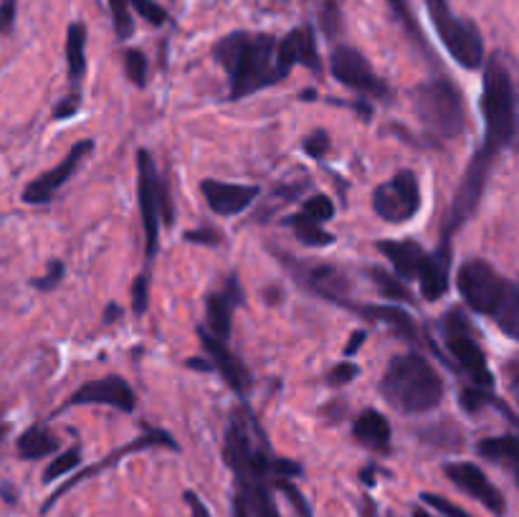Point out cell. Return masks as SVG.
<instances>
[{
	"mask_svg": "<svg viewBox=\"0 0 519 517\" xmlns=\"http://www.w3.org/2000/svg\"><path fill=\"white\" fill-rule=\"evenodd\" d=\"M494 322L507 332L509 338L519 340V284H514V292L512 297H509L507 307H504L502 315H499Z\"/></svg>",
	"mask_w": 519,
	"mask_h": 517,
	"instance_id": "4dcf8cb0",
	"label": "cell"
},
{
	"mask_svg": "<svg viewBox=\"0 0 519 517\" xmlns=\"http://www.w3.org/2000/svg\"><path fill=\"white\" fill-rule=\"evenodd\" d=\"M92 150H94V140L76 142V145L69 150V155H66L56 168L46 170L44 175H38L33 183H28V186L23 188V196H21L23 203H28V206H44V203H49L51 198L56 196V191H61V188L74 178L79 165L89 158Z\"/></svg>",
	"mask_w": 519,
	"mask_h": 517,
	"instance_id": "7c38bea8",
	"label": "cell"
},
{
	"mask_svg": "<svg viewBox=\"0 0 519 517\" xmlns=\"http://www.w3.org/2000/svg\"><path fill=\"white\" fill-rule=\"evenodd\" d=\"M125 71L135 87H145L147 82V56L142 51L130 49L125 54Z\"/></svg>",
	"mask_w": 519,
	"mask_h": 517,
	"instance_id": "1f68e13d",
	"label": "cell"
},
{
	"mask_svg": "<svg viewBox=\"0 0 519 517\" xmlns=\"http://www.w3.org/2000/svg\"><path fill=\"white\" fill-rule=\"evenodd\" d=\"M109 3V13H112V26L114 33H117V39L127 41L135 31V21H132V13H130V0H107Z\"/></svg>",
	"mask_w": 519,
	"mask_h": 517,
	"instance_id": "f1b7e54d",
	"label": "cell"
},
{
	"mask_svg": "<svg viewBox=\"0 0 519 517\" xmlns=\"http://www.w3.org/2000/svg\"><path fill=\"white\" fill-rule=\"evenodd\" d=\"M332 77L350 92L363 94L370 99H388L390 89L370 66V61L352 46H337L330 56Z\"/></svg>",
	"mask_w": 519,
	"mask_h": 517,
	"instance_id": "8fae6325",
	"label": "cell"
},
{
	"mask_svg": "<svg viewBox=\"0 0 519 517\" xmlns=\"http://www.w3.org/2000/svg\"><path fill=\"white\" fill-rule=\"evenodd\" d=\"M426 11L451 59L469 71L479 69L484 61V41L479 28L471 21L456 16L451 11L449 0H426Z\"/></svg>",
	"mask_w": 519,
	"mask_h": 517,
	"instance_id": "8992f818",
	"label": "cell"
},
{
	"mask_svg": "<svg viewBox=\"0 0 519 517\" xmlns=\"http://www.w3.org/2000/svg\"><path fill=\"white\" fill-rule=\"evenodd\" d=\"M380 393L398 414L418 416L441 406L446 386L423 355L403 353L395 355L385 368L380 378Z\"/></svg>",
	"mask_w": 519,
	"mask_h": 517,
	"instance_id": "7a4b0ae2",
	"label": "cell"
},
{
	"mask_svg": "<svg viewBox=\"0 0 519 517\" xmlns=\"http://www.w3.org/2000/svg\"><path fill=\"white\" fill-rule=\"evenodd\" d=\"M185 241L201 246H218L223 244V236L216 229H198V231H185Z\"/></svg>",
	"mask_w": 519,
	"mask_h": 517,
	"instance_id": "60d3db41",
	"label": "cell"
},
{
	"mask_svg": "<svg viewBox=\"0 0 519 517\" xmlns=\"http://www.w3.org/2000/svg\"><path fill=\"white\" fill-rule=\"evenodd\" d=\"M416 517H426V515H423V512H416Z\"/></svg>",
	"mask_w": 519,
	"mask_h": 517,
	"instance_id": "f907efd6",
	"label": "cell"
},
{
	"mask_svg": "<svg viewBox=\"0 0 519 517\" xmlns=\"http://www.w3.org/2000/svg\"><path fill=\"white\" fill-rule=\"evenodd\" d=\"M119 315H122V310H119L117 305H109L107 312H104V322H107V325H112L114 317H119Z\"/></svg>",
	"mask_w": 519,
	"mask_h": 517,
	"instance_id": "c3c4849f",
	"label": "cell"
},
{
	"mask_svg": "<svg viewBox=\"0 0 519 517\" xmlns=\"http://www.w3.org/2000/svg\"><path fill=\"white\" fill-rule=\"evenodd\" d=\"M449 279H451V241L441 239L433 254L426 256L421 272H418V282H421V294L423 300L436 302L441 300L446 292H449Z\"/></svg>",
	"mask_w": 519,
	"mask_h": 517,
	"instance_id": "d6986e66",
	"label": "cell"
},
{
	"mask_svg": "<svg viewBox=\"0 0 519 517\" xmlns=\"http://www.w3.org/2000/svg\"><path fill=\"white\" fill-rule=\"evenodd\" d=\"M16 449L21 459H44L59 449V439L51 431H46L44 426H31L18 436Z\"/></svg>",
	"mask_w": 519,
	"mask_h": 517,
	"instance_id": "d4e9b609",
	"label": "cell"
},
{
	"mask_svg": "<svg viewBox=\"0 0 519 517\" xmlns=\"http://www.w3.org/2000/svg\"><path fill=\"white\" fill-rule=\"evenodd\" d=\"M347 307L355 310L363 320L375 322V325H388L390 330L398 332L401 338L406 340L418 338L416 322H413V317L408 315L406 310H401V307L395 305H347Z\"/></svg>",
	"mask_w": 519,
	"mask_h": 517,
	"instance_id": "7402d4cb",
	"label": "cell"
},
{
	"mask_svg": "<svg viewBox=\"0 0 519 517\" xmlns=\"http://www.w3.org/2000/svg\"><path fill=\"white\" fill-rule=\"evenodd\" d=\"M441 332H444V345L451 358H454L456 368L469 378L471 386L487 388L489 391L494 386V376L489 371L487 355H484L482 345L476 340L474 327H471V322L466 320V315L459 307L446 312L444 320H441Z\"/></svg>",
	"mask_w": 519,
	"mask_h": 517,
	"instance_id": "5b68a950",
	"label": "cell"
},
{
	"mask_svg": "<svg viewBox=\"0 0 519 517\" xmlns=\"http://www.w3.org/2000/svg\"><path fill=\"white\" fill-rule=\"evenodd\" d=\"M357 373H360V368L355 363H340L327 373V383L330 386H347L350 381H355Z\"/></svg>",
	"mask_w": 519,
	"mask_h": 517,
	"instance_id": "f35d334b",
	"label": "cell"
},
{
	"mask_svg": "<svg viewBox=\"0 0 519 517\" xmlns=\"http://www.w3.org/2000/svg\"><path fill=\"white\" fill-rule=\"evenodd\" d=\"M509 416V421L519 426V419H514L509 411H504ZM476 452L482 454L484 459L489 462L499 464V467L509 469L519 487V436L517 434H504V436H489V439H482L476 444Z\"/></svg>",
	"mask_w": 519,
	"mask_h": 517,
	"instance_id": "44dd1931",
	"label": "cell"
},
{
	"mask_svg": "<svg viewBox=\"0 0 519 517\" xmlns=\"http://www.w3.org/2000/svg\"><path fill=\"white\" fill-rule=\"evenodd\" d=\"M299 213H304V216L317 221V224H325V221H330V218L335 216V206H332V201L327 196H314L309 198V201H304Z\"/></svg>",
	"mask_w": 519,
	"mask_h": 517,
	"instance_id": "d6a6232c",
	"label": "cell"
},
{
	"mask_svg": "<svg viewBox=\"0 0 519 517\" xmlns=\"http://www.w3.org/2000/svg\"><path fill=\"white\" fill-rule=\"evenodd\" d=\"M319 26H322L327 36H335L337 28H340V11H337L335 3H327L322 16H319Z\"/></svg>",
	"mask_w": 519,
	"mask_h": 517,
	"instance_id": "7bdbcfd3",
	"label": "cell"
},
{
	"mask_svg": "<svg viewBox=\"0 0 519 517\" xmlns=\"http://www.w3.org/2000/svg\"><path fill=\"white\" fill-rule=\"evenodd\" d=\"M302 147H304V153H307L312 160H322L327 153H330L332 140H330V135H327L325 130H314L312 135L304 137V145Z\"/></svg>",
	"mask_w": 519,
	"mask_h": 517,
	"instance_id": "e575fe53",
	"label": "cell"
},
{
	"mask_svg": "<svg viewBox=\"0 0 519 517\" xmlns=\"http://www.w3.org/2000/svg\"><path fill=\"white\" fill-rule=\"evenodd\" d=\"M66 406H112V409L132 414L137 406V396L125 378L107 376L76 388L69 401H66Z\"/></svg>",
	"mask_w": 519,
	"mask_h": 517,
	"instance_id": "4fadbf2b",
	"label": "cell"
},
{
	"mask_svg": "<svg viewBox=\"0 0 519 517\" xmlns=\"http://www.w3.org/2000/svg\"><path fill=\"white\" fill-rule=\"evenodd\" d=\"M279 41L269 33H228L213 49L228 74V99H246L289 77L279 64Z\"/></svg>",
	"mask_w": 519,
	"mask_h": 517,
	"instance_id": "6da1fadb",
	"label": "cell"
},
{
	"mask_svg": "<svg viewBox=\"0 0 519 517\" xmlns=\"http://www.w3.org/2000/svg\"><path fill=\"white\" fill-rule=\"evenodd\" d=\"M352 434L360 444L375 449V452H388L390 449V424L380 411L365 409L352 424Z\"/></svg>",
	"mask_w": 519,
	"mask_h": 517,
	"instance_id": "603a6c76",
	"label": "cell"
},
{
	"mask_svg": "<svg viewBox=\"0 0 519 517\" xmlns=\"http://www.w3.org/2000/svg\"><path fill=\"white\" fill-rule=\"evenodd\" d=\"M378 251L393 264L395 277L403 279V282L418 279V272H421L428 256V251H423L416 241H380Z\"/></svg>",
	"mask_w": 519,
	"mask_h": 517,
	"instance_id": "ffe728a7",
	"label": "cell"
},
{
	"mask_svg": "<svg viewBox=\"0 0 519 517\" xmlns=\"http://www.w3.org/2000/svg\"><path fill=\"white\" fill-rule=\"evenodd\" d=\"M276 54H279V64H282V69L287 71V74L297 64L307 66V69L314 71V74L322 71V61H319V54H317V41H314L312 28L307 26L289 31L287 36L279 41Z\"/></svg>",
	"mask_w": 519,
	"mask_h": 517,
	"instance_id": "e0dca14e",
	"label": "cell"
},
{
	"mask_svg": "<svg viewBox=\"0 0 519 517\" xmlns=\"http://www.w3.org/2000/svg\"><path fill=\"white\" fill-rule=\"evenodd\" d=\"M137 198H140L142 229H145V254L147 259H152L160 244V221L165 224L173 221V206H170L163 180L157 175L155 160L147 150L137 153Z\"/></svg>",
	"mask_w": 519,
	"mask_h": 517,
	"instance_id": "52a82bcc",
	"label": "cell"
},
{
	"mask_svg": "<svg viewBox=\"0 0 519 517\" xmlns=\"http://www.w3.org/2000/svg\"><path fill=\"white\" fill-rule=\"evenodd\" d=\"M373 211L388 224H406L421 211V186L413 170L395 173L373 193Z\"/></svg>",
	"mask_w": 519,
	"mask_h": 517,
	"instance_id": "30bf717a",
	"label": "cell"
},
{
	"mask_svg": "<svg viewBox=\"0 0 519 517\" xmlns=\"http://www.w3.org/2000/svg\"><path fill=\"white\" fill-rule=\"evenodd\" d=\"M3 436H6V426L0 424V439H3Z\"/></svg>",
	"mask_w": 519,
	"mask_h": 517,
	"instance_id": "681fc988",
	"label": "cell"
},
{
	"mask_svg": "<svg viewBox=\"0 0 519 517\" xmlns=\"http://www.w3.org/2000/svg\"><path fill=\"white\" fill-rule=\"evenodd\" d=\"M507 381H509V391H512L514 401L519 406V363L507 365Z\"/></svg>",
	"mask_w": 519,
	"mask_h": 517,
	"instance_id": "ee69618b",
	"label": "cell"
},
{
	"mask_svg": "<svg viewBox=\"0 0 519 517\" xmlns=\"http://www.w3.org/2000/svg\"><path fill=\"white\" fill-rule=\"evenodd\" d=\"M456 287H459L464 302L476 315H487L494 320L504 310V305H507L514 284L507 282L484 259H469L466 264H461Z\"/></svg>",
	"mask_w": 519,
	"mask_h": 517,
	"instance_id": "ba28073f",
	"label": "cell"
},
{
	"mask_svg": "<svg viewBox=\"0 0 519 517\" xmlns=\"http://www.w3.org/2000/svg\"><path fill=\"white\" fill-rule=\"evenodd\" d=\"M201 193L213 213L218 216H238L246 208L254 206L259 198L256 186H241V183H223V180L208 178L201 183Z\"/></svg>",
	"mask_w": 519,
	"mask_h": 517,
	"instance_id": "9a60e30c",
	"label": "cell"
},
{
	"mask_svg": "<svg viewBox=\"0 0 519 517\" xmlns=\"http://www.w3.org/2000/svg\"><path fill=\"white\" fill-rule=\"evenodd\" d=\"M147 300H150V279H147V274H140L132 284V310L137 315H145Z\"/></svg>",
	"mask_w": 519,
	"mask_h": 517,
	"instance_id": "74e56055",
	"label": "cell"
},
{
	"mask_svg": "<svg viewBox=\"0 0 519 517\" xmlns=\"http://www.w3.org/2000/svg\"><path fill=\"white\" fill-rule=\"evenodd\" d=\"M130 6L135 8L137 16H140L142 21L150 23V26H163V23L168 21L165 8L160 6V3H155V0H130Z\"/></svg>",
	"mask_w": 519,
	"mask_h": 517,
	"instance_id": "836d02e7",
	"label": "cell"
},
{
	"mask_svg": "<svg viewBox=\"0 0 519 517\" xmlns=\"http://www.w3.org/2000/svg\"><path fill=\"white\" fill-rule=\"evenodd\" d=\"M198 338H201L203 348L206 353L211 355V365L213 371H218L223 376V381L238 393V396H244L246 388H249V371L244 368V363L226 348V343L218 338H213L211 332L206 327H198Z\"/></svg>",
	"mask_w": 519,
	"mask_h": 517,
	"instance_id": "2e32d148",
	"label": "cell"
},
{
	"mask_svg": "<svg viewBox=\"0 0 519 517\" xmlns=\"http://www.w3.org/2000/svg\"><path fill=\"white\" fill-rule=\"evenodd\" d=\"M79 464H82V449H79V447L69 449V452H64V454H59V457H56L54 462L46 467L44 482H54V479H59V477H64V474L74 472Z\"/></svg>",
	"mask_w": 519,
	"mask_h": 517,
	"instance_id": "f546056e",
	"label": "cell"
},
{
	"mask_svg": "<svg viewBox=\"0 0 519 517\" xmlns=\"http://www.w3.org/2000/svg\"><path fill=\"white\" fill-rule=\"evenodd\" d=\"M482 117H484V153L497 158L502 150L514 145L519 135V97L514 87L512 71L502 54H494L484 69L482 87Z\"/></svg>",
	"mask_w": 519,
	"mask_h": 517,
	"instance_id": "3957f363",
	"label": "cell"
},
{
	"mask_svg": "<svg viewBox=\"0 0 519 517\" xmlns=\"http://www.w3.org/2000/svg\"><path fill=\"white\" fill-rule=\"evenodd\" d=\"M368 277L373 279L375 289H378L383 300L413 302L411 289H408L406 284H403V279L393 277V274H388V272H385V269H380V267H370L368 269Z\"/></svg>",
	"mask_w": 519,
	"mask_h": 517,
	"instance_id": "83f0119b",
	"label": "cell"
},
{
	"mask_svg": "<svg viewBox=\"0 0 519 517\" xmlns=\"http://www.w3.org/2000/svg\"><path fill=\"white\" fill-rule=\"evenodd\" d=\"M16 6L18 0H0V36L11 33L13 23H16Z\"/></svg>",
	"mask_w": 519,
	"mask_h": 517,
	"instance_id": "b9f144b4",
	"label": "cell"
},
{
	"mask_svg": "<svg viewBox=\"0 0 519 517\" xmlns=\"http://www.w3.org/2000/svg\"><path fill=\"white\" fill-rule=\"evenodd\" d=\"M241 305V287H238V279L231 277L226 282V287L221 292H211L206 300V320L213 338L223 340L226 343L231 338V320H233V307Z\"/></svg>",
	"mask_w": 519,
	"mask_h": 517,
	"instance_id": "ac0fdd59",
	"label": "cell"
},
{
	"mask_svg": "<svg viewBox=\"0 0 519 517\" xmlns=\"http://www.w3.org/2000/svg\"><path fill=\"white\" fill-rule=\"evenodd\" d=\"M421 500L426 502V505H431L441 517H471L469 512L461 510L459 505H454V502H449L446 497H441V495H433V492H423Z\"/></svg>",
	"mask_w": 519,
	"mask_h": 517,
	"instance_id": "d590c367",
	"label": "cell"
},
{
	"mask_svg": "<svg viewBox=\"0 0 519 517\" xmlns=\"http://www.w3.org/2000/svg\"><path fill=\"white\" fill-rule=\"evenodd\" d=\"M388 6H390V11H393V16L398 18V23H401L403 31H406L408 39H411L418 49H423V54L431 59V49H428L426 36H423L421 26H418L416 16H413V11H411V0H388Z\"/></svg>",
	"mask_w": 519,
	"mask_h": 517,
	"instance_id": "4316f807",
	"label": "cell"
},
{
	"mask_svg": "<svg viewBox=\"0 0 519 517\" xmlns=\"http://www.w3.org/2000/svg\"><path fill=\"white\" fill-rule=\"evenodd\" d=\"M413 112L423 130L438 140H454L466 130L464 97L449 79H428L411 92Z\"/></svg>",
	"mask_w": 519,
	"mask_h": 517,
	"instance_id": "277c9868",
	"label": "cell"
},
{
	"mask_svg": "<svg viewBox=\"0 0 519 517\" xmlns=\"http://www.w3.org/2000/svg\"><path fill=\"white\" fill-rule=\"evenodd\" d=\"M185 365H188V368H193V371H206V373L213 371V365L211 363H203V358H190Z\"/></svg>",
	"mask_w": 519,
	"mask_h": 517,
	"instance_id": "7dc6e473",
	"label": "cell"
},
{
	"mask_svg": "<svg viewBox=\"0 0 519 517\" xmlns=\"http://www.w3.org/2000/svg\"><path fill=\"white\" fill-rule=\"evenodd\" d=\"M64 262H59V259H54V262L49 264V269H46L44 277L33 279V289H38V292H51V289H56L61 284V279H64Z\"/></svg>",
	"mask_w": 519,
	"mask_h": 517,
	"instance_id": "8d00e7d4",
	"label": "cell"
},
{
	"mask_svg": "<svg viewBox=\"0 0 519 517\" xmlns=\"http://www.w3.org/2000/svg\"><path fill=\"white\" fill-rule=\"evenodd\" d=\"M365 338H368V335H365L363 330L352 332V335H350V343H347V348H345V358H352V355H355L357 350L363 348V345H365Z\"/></svg>",
	"mask_w": 519,
	"mask_h": 517,
	"instance_id": "f6af8a7d",
	"label": "cell"
},
{
	"mask_svg": "<svg viewBox=\"0 0 519 517\" xmlns=\"http://www.w3.org/2000/svg\"><path fill=\"white\" fill-rule=\"evenodd\" d=\"M79 107H82L79 94H69V97L61 99V102L54 107V120H71V117H76Z\"/></svg>",
	"mask_w": 519,
	"mask_h": 517,
	"instance_id": "ab89813d",
	"label": "cell"
},
{
	"mask_svg": "<svg viewBox=\"0 0 519 517\" xmlns=\"http://www.w3.org/2000/svg\"><path fill=\"white\" fill-rule=\"evenodd\" d=\"M287 226L297 234V239L302 241L304 246H312V249H325V246L335 244V236L330 231L322 229V224L307 218L304 213H294V216L287 218Z\"/></svg>",
	"mask_w": 519,
	"mask_h": 517,
	"instance_id": "484cf974",
	"label": "cell"
},
{
	"mask_svg": "<svg viewBox=\"0 0 519 517\" xmlns=\"http://www.w3.org/2000/svg\"><path fill=\"white\" fill-rule=\"evenodd\" d=\"M446 477L459 487L461 492H466L469 497H474L476 502H482L489 512L502 517L507 512V502H504V495L497 490V487L489 482L487 474L482 469L476 467L471 462H454V464H446L444 467Z\"/></svg>",
	"mask_w": 519,
	"mask_h": 517,
	"instance_id": "5bb4252c",
	"label": "cell"
},
{
	"mask_svg": "<svg viewBox=\"0 0 519 517\" xmlns=\"http://www.w3.org/2000/svg\"><path fill=\"white\" fill-rule=\"evenodd\" d=\"M494 160H497L494 155L484 153L482 147H479V150L474 153V158H471V163L466 165V173L464 178H461L459 188H456L454 203H451L449 218H446L444 224V239L451 241V234L459 231L461 226L474 216V211L479 208V203H482L484 188H487V180H489V173H492Z\"/></svg>",
	"mask_w": 519,
	"mask_h": 517,
	"instance_id": "9c48e42d",
	"label": "cell"
},
{
	"mask_svg": "<svg viewBox=\"0 0 519 517\" xmlns=\"http://www.w3.org/2000/svg\"><path fill=\"white\" fill-rule=\"evenodd\" d=\"M185 500H188L190 510H193V517H211V515H208L206 505H203V502L198 500V497H195L193 492H188V495H185Z\"/></svg>",
	"mask_w": 519,
	"mask_h": 517,
	"instance_id": "bcb514c9",
	"label": "cell"
},
{
	"mask_svg": "<svg viewBox=\"0 0 519 517\" xmlns=\"http://www.w3.org/2000/svg\"><path fill=\"white\" fill-rule=\"evenodd\" d=\"M66 66L71 84H79L87 71V28L84 23H71L66 33Z\"/></svg>",
	"mask_w": 519,
	"mask_h": 517,
	"instance_id": "cb8c5ba5",
	"label": "cell"
}]
</instances>
